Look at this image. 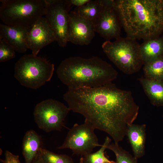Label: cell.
Instances as JSON below:
<instances>
[{
  "mask_svg": "<svg viewBox=\"0 0 163 163\" xmlns=\"http://www.w3.org/2000/svg\"><path fill=\"white\" fill-rule=\"evenodd\" d=\"M30 28L0 24V39L6 41L16 52L24 53L28 49L27 40Z\"/></svg>",
  "mask_w": 163,
  "mask_h": 163,
  "instance_id": "13",
  "label": "cell"
},
{
  "mask_svg": "<svg viewBox=\"0 0 163 163\" xmlns=\"http://www.w3.org/2000/svg\"><path fill=\"white\" fill-rule=\"evenodd\" d=\"M144 40L140 46V54L143 64L162 56L163 37H158Z\"/></svg>",
  "mask_w": 163,
  "mask_h": 163,
  "instance_id": "16",
  "label": "cell"
},
{
  "mask_svg": "<svg viewBox=\"0 0 163 163\" xmlns=\"http://www.w3.org/2000/svg\"><path fill=\"white\" fill-rule=\"evenodd\" d=\"M146 125L133 124L127 129L126 135L132 147L134 157L137 159L145 153Z\"/></svg>",
  "mask_w": 163,
  "mask_h": 163,
  "instance_id": "14",
  "label": "cell"
},
{
  "mask_svg": "<svg viewBox=\"0 0 163 163\" xmlns=\"http://www.w3.org/2000/svg\"><path fill=\"white\" fill-rule=\"evenodd\" d=\"M111 139L107 137L106 145L107 149L111 150L114 153L117 163H137V159L133 157L128 152L123 149L118 144H110Z\"/></svg>",
  "mask_w": 163,
  "mask_h": 163,
  "instance_id": "20",
  "label": "cell"
},
{
  "mask_svg": "<svg viewBox=\"0 0 163 163\" xmlns=\"http://www.w3.org/2000/svg\"><path fill=\"white\" fill-rule=\"evenodd\" d=\"M113 163H117L116 161H115V162Z\"/></svg>",
  "mask_w": 163,
  "mask_h": 163,
  "instance_id": "27",
  "label": "cell"
},
{
  "mask_svg": "<svg viewBox=\"0 0 163 163\" xmlns=\"http://www.w3.org/2000/svg\"><path fill=\"white\" fill-rule=\"evenodd\" d=\"M140 82L144 91L152 104H163V82L142 78Z\"/></svg>",
  "mask_w": 163,
  "mask_h": 163,
  "instance_id": "17",
  "label": "cell"
},
{
  "mask_svg": "<svg viewBox=\"0 0 163 163\" xmlns=\"http://www.w3.org/2000/svg\"><path fill=\"white\" fill-rule=\"evenodd\" d=\"M63 98L70 110L82 115L85 121L107 133L117 144L138 114L139 106L130 92L111 82L95 88L69 89Z\"/></svg>",
  "mask_w": 163,
  "mask_h": 163,
  "instance_id": "1",
  "label": "cell"
},
{
  "mask_svg": "<svg viewBox=\"0 0 163 163\" xmlns=\"http://www.w3.org/2000/svg\"><path fill=\"white\" fill-rule=\"evenodd\" d=\"M127 36L144 40L163 31V0H115Z\"/></svg>",
  "mask_w": 163,
  "mask_h": 163,
  "instance_id": "2",
  "label": "cell"
},
{
  "mask_svg": "<svg viewBox=\"0 0 163 163\" xmlns=\"http://www.w3.org/2000/svg\"><path fill=\"white\" fill-rule=\"evenodd\" d=\"M90 0H69L72 5H74L77 7L82 6L89 2Z\"/></svg>",
  "mask_w": 163,
  "mask_h": 163,
  "instance_id": "25",
  "label": "cell"
},
{
  "mask_svg": "<svg viewBox=\"0 0 163 163\" xmlns=\"http://www.w3.org/2000/svg\"><path fill=\"white\" fill-rule=\"evenodd\" d=\"M145 78L151 80H163V57L161 56L144 64Z\"/></svg>",
  "mask_w": 163,
  "mask_h": 163,
  "instance_id": "19",
  "label": "cell"
},
{
  "mask_svg": "<svg viewBox=\"0 0 163 163\" xmlns=\"http://www.w3.org/2000/svg\"><path fill=\"white\" fill-rule=\"evenodd\" d=\"M95 32L93 24L74 11L69 13L67 41L79 45H88L94 38Z\"/></svg>",
  "mask_w": 163,
  "mask_h": 163,
  "instance_id": "11",
  "label": "cell"
},
{
  "mask_svg": "<svg viewBox=\"0 0 163 163\" xmlns=\"http://www.w3.org/2000/svg\"><path fill=\"white\" fill-rule=\"evenodd\" d=\"M44 163H74L72 158L65 154H59L42 148L40 149Z\"/></svg>",
  "mask_w": 163,
  "mask_h": 163,
  "instance_id": "22",
  "label": "cell"
},
{
  "mask_svg": "<svg viewBox=\"0 0 163 163\" xmlns=\"http://www.w3.org/2000/svg\"><path fill=\"white\" fill-rule=\"evenodd\" d=\"M0 19L4 24L30 28L44 15L43 0H1Z\"/></svg>",
  "mask_w": 163,
  "mask_h": 163,
  "instance_id": "4",
  "label": "cell"
},
{
  "mask_svg": "<svg viewBox=\"0 0 163 163\" xmlns=\"http://www.w3.org/2000/svg\"><path fill=\"white\" fill-rule=\"evenodd\" d=\"M42 144L41 136L34 130L25 133L22 141V154L25 163H32L39 152Z\"/></svg>",
  "mask_w": 163,
  "mask_h": 163,
  "instance_id": "15",
  "label": "cell"
},
{
  "mask_svg": "<svg viewBox=\"0 0 163 163\" xmlns=\"http://www.w3.org/2000/svg\"><path fill=\"white\" fill-rule=\"evenodd\" d=\"M15 51L6 41L0 39V62H4L14 59Z\"/></svg>",
  "mask_w": 163,
  "mask_h": 163,
  "instance_id": "23",
  "label": "cell"
},
{
  "mask_svg": "<svg viewBox=\"0 0 163 163\" xmlns=\"http://www.w3.org/2000/svg\"><path fill=\"white\" fill-rule=\"evenodd\" d=\"M108 163V162H104V163Z\"/></svg>",
  "mask_w": 163,
  "mask_h": 163,
  "instance_id": "28",
  "label": "cell"
},
{
  "mask_svg": "<svg viewBox=\"0 0 163 163\" xmlns=\"http://www.w3.org/2000/svg\"><path fill=\"white\" fill-rule=\"evenodd\" d=\"M32 163H44L41 155L40 150Z\"/></svg>",
  "mask_w": 163,
  "mask_h": 163,
  "instance_id": "26",
  "label": "cell"
},
{
  "mask_svg": "<svg viewBox=\"0 0 163 163\" xmlns=\"http://www.w3.org/2000/svg\"><path fill=\"white\" fill-rule=\"evenodd\" d=\"M94 27L106 41L120 37L122 26L115 0H103L101 11Z\"/></svg>",
  "mask_w": 163,
  "mask_h": 163,
  "instance_id": "10",
  "label": "cell"
},
{
  "mask_svg": "<svg viewBox=\"0 0 163 163\" xmlns=\"http://www.w3.org/2000/svg\"><path fill=\"white\" fill-rule=\"evenodd\" d=\"M56 72L59 78L69 89L100 87L111 82L117 72L99 57H70L62 61Z\"/></svg>",
  "mask_w": 163,
  "mask_h": 163,
  "instance_id": "3",
  "label": "cell"
},
{
  "mask_svg": "<svg viewBox=\"0 0 163 163\" xmlns=\"http://www.w3.org/2000/svg\"><path fill=\"white\" fill-rule=\"evenodd\" d=\"M102 1L90 0L84 5L76 7L74 11L78 15L91 22L94 26L101 11Z\"/></svg>",
  "mask_w": 163,
  "mask_h": 163,
  "instance_id": "18",
  "label": "cell"
},
{
  "mask_svg": "<svg viewBox=\"0 0 163 163\" xmlns=\"http://www.w3.org/2000/svg\"><path fill=\"white\" fill-rule=\"evenodd\" d=\"M54 69V64L46 59L26 54L16 63L14 76L22 85L37 89L50 80Z\"/></svg>",
  "mask_w": 163,
  "mask_h": 163,
  "instance_id": "6",
  "label": "cell"
},
{
  "mask_svg": "<svg viewBox=\"0 0 163 163\" xmlns=\"http://www.w3.org/2000/svg\"><path fill=\"white\" fill-rule=\"evenodd\" d=\"M107 142L106 137L103 144L100 145L101 148L94 153H91L82 156L80 160V163H113L114 161L110 160L105 155L104 152L106 149Z\"/></svg>",
  "mask_w": 163,
  "mask_h": 163,
  "instance_id": "21",
  "label": "cell"
},
{
  "mask_svg": "<svg viewBox=\"0 0 163 163\" xmlns=\"http://www.w3.org/2000/svg\"><path fill=\"white\" fill-rule=\"evenodd\" d=\"M55 34L45 17H42L31 27L27 40L28 49L37 55L44 47L56 41Z\"/></svg>",
  "mask_w": 163,
  "mask_h": 163,
  "instance_id": "12",
  "label": "cell"
},
{
  "mask_svg": "<svg viewBox=\"0 0 163 163\" xmlns=\"http://www.w3.org/2000/svg\"><path fill=\"white\" fill-rule=\"evenodd\" d=\"M95 129L86 122L81 124L75 123L69 129L63 143L57 149H69L73 154L82 156L92 153L95 148L100 146Z\"/></svg>",
  "mask_w": 163,
  "mask_h": 163,
  "instance_id": "9",
  "label": "cell"
},
{
  "mask_svg": "<svg viewBox=\"0 0 163 163\" xmlns=\"http://www.w3.org/2000/svg\"><path fill=\"white\" fill-rule=\"evenodd\" d=\"M43 1L45 18L55 34L58 44L64 47L68 42L69 13L72 5L69 0Z\"/></svg>",
  "mask_w": 163,
  "mask_h": 163,
  "instance_id": "8",
  "label": "cell"
},
{
  "mask_svg": "<svg viewBox=\"0 0 163 163\" xmlns=\"http://www.w3.org/2000/svg\"><path fill=\"white\" fill-rule=\"evenodd\" d=\"M70 110L69 107L62 103L50 99L37 104L33 115L35 122L38 127L49 133L61 131L64 126L65 119Z\"/></svg>",
  "mask_w": 163,
  "mask_h": 163,
  "instance_id": "7",
  "label": "cell"
},
{
  "mask_svg": "<svg viewBox=\"0 0 163 163\" xmlns=\"http://www.w3.org/2000/svg\"><path fill=\"white\" fill-rule=\"evenodd\" d=\"M3 163H21L18 155L13 154L11 152L6 150L5 154V159Z\"/></svg>",
  "mask_w": 163,
  "mask_h": 163,
  "instance_id": "24",
  "label": "cell"
},
{
  "mask_svg": "<svg viewBox=\"0 0 163 163\" xmlns=\"http://www.w3.org/2000/svg\"><path fill=\"white\" fill-rule=\"evenodd\" d=\"M140 45L136 40L127 36L113 42L106 41L102 48L109 59L120 70L127 74L137 72L143 63L140 51Z\"/></svg>",
  "mask_w": 163,
  "mask_h": 163,
  "instance_id": "5",
  "label": "cell"
}]
</instances>
